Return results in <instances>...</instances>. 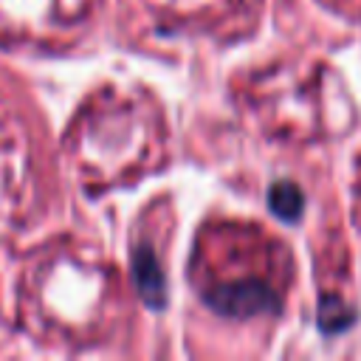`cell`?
<instances>
[{
	"label": "cell",
	"mask_w": 361,
	"mask_h": 361,
	"mask_svg": "<svg viewBox=\"0 0 361 361\" xmlns=\"http://www.w3.org/2000/svg\"><path fill=\"white\" fill-rule=\"evenodd\" d=\"M268 206L271 212L285 220V223H293L302 217V209H305V195L296 183L290 180H276L271 189H268Z\"/></svg>",
	"instance_id": "3"
},
{
	"label": "cell",
	"mask_w": 361,
	"mask_h": 361,
	"mask_svg": "<svg viewBox=\"0 0 361 361\" xmlns=\"http://www.w3.org/2000/svg\"><path fill=\"white\" fill-rule=\"evenodd\" d=\"M133 279L138 288V296L144 299L147 307L164 310L166 305V279L158 265V257L152 254L149 245H138L133 251Z\"/></svg>",
	"instance_id": "2"
},
{
	"label": "cell",
	"mask_w": 361,
	"mask_h": 361,
	"mask_svg": "<svg viewBox=\"0 0 361 361\" xmlns=\"http://www.w3.org/2000/svg\"><path fill=\"white\" fill-rule=\"evenodd\" d=\"M206 305L228 319H248V316H259V313H276L279 310V296L271 285L259 282V279H243V282H228V285H217L212 288L206 296Z\"/></svg>",
	"instance_id": "1"
},
{
	"label": "cell",
	"mask_w": 361,
	"mask_h": 361,
	"mask_svg": "<svg viewBox=\"0 0 361 361\" xmlns=\"http://www.w3.org/2000/svg\"><path fill=\"white\" fill-rule=\"evenodd\" d=\"M355 322V310L333 296H322L319 302V327L324 333H338V330H347L350 324Z\"/></svg>",
	"instance_id": "4"
}]
</instances>
